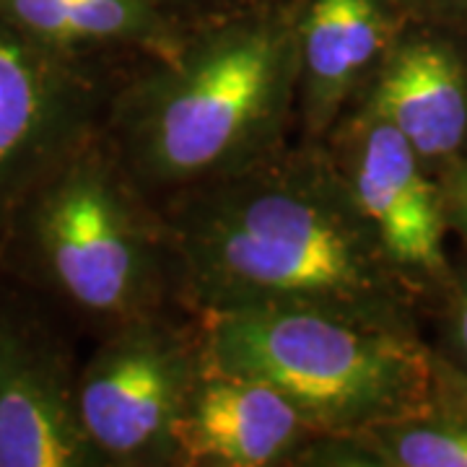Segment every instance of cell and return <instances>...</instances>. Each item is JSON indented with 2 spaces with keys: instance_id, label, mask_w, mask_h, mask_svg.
I'll list each match as a JSON object with an SVG mask.
<instances>
[{
  "instance_id": "obj_1",
  "label": "cell",
  "mask_w": 467,
  "mask_h": 467,
  "mask_svg": "<svg viewBox=\"0 0 467 467\" xmlns=\"http://www.w3.org/2000/svg\"><path fill=\"white\" fill-rule=\"evenodd\" d=\"M167 244L208 312L306 306L395 325L379 247L346 177L317 153L267 156L182 190Z\"/></svg>"
},
{
  "instance_id": "obj_2",
  "label": "cell",
  "mask_w": 467,
  "mask_h": 467,
  "mask_svg": "<svg viewBox=\"0 0 467 467\" xmlns=\"http://www.w3.org/2000/svg\"><path fill=\"white\" fill-rule=\"evenodd\" d=\"M299 94V26L205 34L119 99L117 167L138 190H187L275 150Z\"/></svg>"
},
{
  "instance_id": "obj_3",
  "label": "cell",
  "mask_w": 467,
  "mask_h": 467,
  "mask_svg": "<svg viewBox=\"0 0 467 467\" xmlns=\"http://www.w3.org/2000/svg\"><path fill=\"white\" fill-rule=\"evenodd\" d=\"M198 356L201 374L278 389L317 434L434 410V356L395 325L306 306L208 312Z\"/></svg>"
},
{
  "instance_id": "obj_4",
  "label": "cell",
  "mask_w": 467,
  "mask_h": 467,
  "mask_svg": "<svg viewBox=\"0 0 467 467\" xmlns=\"http://www.w3.org/2000/svg\"><path fill=\"white\" fill-rule=\"evenodd\" d=\"M133 184L88 138L36 184L5 242L18 236L45 278L97 317H140L156 288V247Z\"/></svg>"
},
{
  "instance_id": "obj_5",
  "label": "cell",
  "mask_w": 467,
  "mask_h": 467,
  "mask_svg": "<svg viewBox=\"0 0 467 467\" xmlns=\"http://www.w3.org/2000/svg\"><path fill=\"white\" fill-rule=\"evenodd\" d=\"M201 379V356L146 317L125 325L76 377L78 418L104 462L174 460V426Z\"/></svg>"
},
{
  "instance_id": "obj_6",
  "label": "cell",
  "mask_w": 467,
  "mask_h": 467,
  "mask_svg": "<svg viewBox=\"0 0 467 467\" xmlns=\"http://www.w3.org/2000/svg\"><path fill=\"white\" fill-rule=\"evenodd\" d=\"M94 112L78 57L0 18V247L36 184L94 135Z\"/></svg>"
},
{
  "instance_id": "obj_7",
  "label": "cell",
  "mask_w": 467,
  "mask_h": 467,
  "mask_svg": "<svg viewBox=\"0 0 467 467\" xmlns=\"http://www.w3.org/2000/svg\"><path fill=\"white\" fill-rule=\"evenodd\" d=\"M88 441L66 353L32 315L0 304V467H86Z\"/></svg>"
},
{
  "instance_id": "obj_8",
  "label": "cell",
  "mask_w": 467,
  "mask_h": 467,
  "mask_svg": "<svg viewBox=\"0 0 467 467\" xmlns=\"http://www.w3.org/2000/svg\"><path fill=\"white\" fill-rule=\"evenodd\" d=\"M423 159L367 104L350 138L346 182L389 263L444 273V195Z\"/></svg>"
},
{
  "instance_id": "obj_9",
  "label": "cell",
  "mask_w": 467,
  "mask_h": 467,
  "mask_svg": "<svg viewBox=\"0 0 467 467\" xmlns=\"http://www.w3.org/2000/svg\"><path fill=\"white\" fill-rule=\"evenodd\" d=\"M317 434L278 389L244 377L201 374L174 426V462L265 467Z\"/></svg>"
},
{
  "instance_id": "obj_10",
  "label": "cell",
  "mask_w": 467,
  "mask_h": 467,
  "mask_svg": "<svg viewBox=\"0 0 467 467\" xmlns=\"http://www.w3.org/2000/svg\"><path fill=\"white\" fill-rule=\"evenodd\" d=\"M368 107L423 161L447 159L462 149L467 135L465 67L441 42H408L387 57Z\"/></svg>"
},
{
  "instance_id": "obj_11",
  "label": "cell",
  "mask_w": 467,
  "mask_h": 467,
  "mask_svg": "<svg viewBox=\"0 0 467 467\" xmlns=\"http://www.w3.org/2000/svg\"><path fill=\"white\" fill-rule=\"evenodd\" d=\"M387 45L377 0H312L299 24V94L312 133H325L340 104Z\"/></svg>"
},
{
  "instance_id": "obj_12",
  "label": "cell",
  "mask_w": 467,
  "mask_h": 467,
  "mask_svg": "<svg viewBox=\"0 0 467 467\" xmlns=\"http://www.w3.org/2000/svg\"><path fill=\"white\" fill-rule=\"evenodd\" d=\"M0 18L34 42L73 55L107 42H167L153 0H0Z\"/></svg>"
},
{
  "instance_id": "obj_13",
  "label": "cell",
  "mask_w": 467,
  "mask_h": 467,
  "mask_svg": "<svg viewBox=\"0 0 467 467\" xmlns=\"http://www.w3.org/2000/svg\"><path fill=\"white\" fill-rule=\"evenodd\" d=\"M377 465L467 467V420L444 410L395 418L346 436Z\"/></svg>"
},
{
  "instance_id": "obj_14",
  "label": "cell",
  "mask_w": 467,
  "mask_h": 467,
  "mask_svg": "<svg viewBox=\"0 0 467 467\" xmlns=\"http://www.w3.org/2000/svg\"><path fill=\"white\" fill-rule=\"evenodd\" d=\"M434 408L467 420V371L434 356Z\"/></svg>"
},
{
  "instance_id": "obj_15",
  "label": "cell",
  "mask_w": 467,
  "mask_h": 467,
  "mask_svg": "<svg viewBox=\"0 0 467 467\" xmlns=\"http://www.w3.org/2000/svg\"><path fill=\"white\" fill-rule=\"evenodd\" d=\"M444 208H450L454 223L467 236V169H460L450 180L447 195H444Z\"/></svg>"
},
{
  "instance_id": "obj_16",
  "label": "cell",
  "mask_w": 467,
  "mask_h": 467,
  "mask_svg": "<svg viewBox=\"0 0 467 467\" xmlns=\"http://www.w3.org/2000/svg\"><path fill=\"white\" fill-rule=\"evenodd\" d=\"M454 335H457L460 350H462L467 361V284L460 291V299H457V306H454Z\"/></svg>"
},
{
  "instance_id": "obj_17",
  "label": "cell",
  "mask_w": 467,
  "mask_h": 467,
  "mask_svg": "<svg viewBox=\"0 0 467 467\" xmlns=\"http://www.w3.org/2000/svg\"><path fill=\"white\" fill-rule=\"evenodd\" d=\"M460 3H467V0H460Z\"/></svg>"
}]
</instances>
